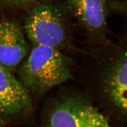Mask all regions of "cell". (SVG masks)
Segmentation results:
<instances>
[{"instance_id":"9","label":"cell","mask_w":127,"mask_h":127,"mask_svg":"<svg viewBox=\"0 0 127 127\" xmlns=\"http://www.w3.org/2000/svg\"><path fill=\"white\" fill-rule=\"evenodd\" d=\"M38 0H0V9H29Z\"/></svg>"},{"instance_id":"1","label":"cell","mask_w":127,"mask_h":127,"mask_svg":"<svg viewBox=\"0 0 127 127\" xmlns=\"http://www.w3.org/2000/svg\"><path fill=\"white\" fill-rule=\"evenodd\" d=\"M90 57L91 72L102 97L116 112L127 119V33L106 44L82 49Z\"/></svg>"},{"instance_id":"4","label":"cell","mask_w":127,"mask_h":127,"mask_svg":"<svg viewBox=\"0 0 127 127\" xmlns=\"http://www.w3.org/2000/svg\"><path fill=\"white\" fill-rule=\"evenodd\" d=\"M46 127H112L108 119L84 93L69 92L54 102Z\"/></svg>"},{"instance_id":"5","label":"cell","mask_w":127,"mask_h":127,"mask_svg":"<svg viewBox=\"0 0 127 127\" xmlns=\"http://www.w3.org/2000/svg\"><path fill=\"white\" fill-rule=\"evenodd\" d=\"M60 1L90 46L103 45L111 40L108 24V0Z\"/></svg>"},{"instance_id":"7","label":"cell","mask_w":127,"mask_h":127,"mask_svg":"<svg viewBox=\"0 0 127 127\" xmlns=\"http://www.w3.org/2000/svg\"><path fill=\"white\" fill-rule=\"evenodd\" d=\"M30 51L23 26L15 20H0V63L14 71Z\"/></svg>"},{"instance_id":"2","label":"cell","mask_w":127,"mask_h":127,"mask_svg":"<svg viewBox=\"0 0 127 127\" xmlns=\"http://www.w3.org/2000/svg\"><path fill=\"white\" fill-rule=\"evenodd\" d=\"M23 27L34 46L54 48L69 55L80 53L76 27L60 0H38L28 9Z\"/></svg>"},{"instance_id":"3","label":"cell","mask_w":127,"mask_h":127,"mask_svg":"<svg viewBox=\"0 0 127 127\" xmlns=\"http://www.w3.org/2000/svg\"><path fill=\"white\" fill-rule=\"evenodd\" d=\"M17 67L19 81L28 92L43 96L73 78L71 56L49 47L34 46Z\"/></svg>"},{"instance_id":"8","label":"cell","mask_w":127,"mask_h":127,"mask_svg":"<svg viewBox=\"0 0 127 127\" xmlns=\"http://www.w3.org/2000/svg\"><path fill=\"white\" fill-rule=\"evenodd\" d=\"M109 13L117 15L123 19L127 33V0H108Z\"/></svg>"},{"instance_id":"6","label":"cell","mask_w":127,"mask_h":127,"mask_svg":"<svg viewBox=\"0 0 127 127\" xmlns=\"http://www.w3.org/2000/svg\"><path fill=\"white\" fill-rule=\"evenodd\" d=\"M32 109L28 92L0 63V118H17L30 113Z\"/></svg>"}]
</instances>
